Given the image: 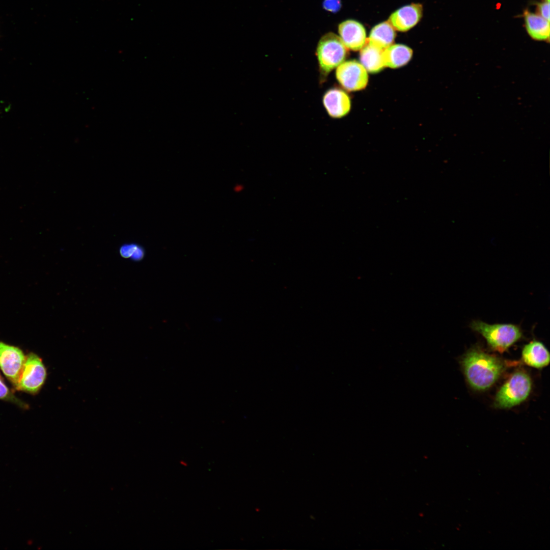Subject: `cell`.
Instances as JSON below:
<instances>
[{
	"label": "cell",
	"instance_id": "obj_1",
	"mask_svg": "<svg viewBox=\"0 0 550 550\" xmlns=\"http://www.w3.org/2000/svg\"><path fill=\"white\" fill-rule=\"evenodd\" d=\"M462 365L469 383L479 391L490 388L504 368L499 358L477 348H472L465 353Z\"/></svg>",
	"mask_w": 550,
	"mask_h": 550
},
{
	"label": "cell",
	"instance_id": "obj_2",
	"mask_svg": "<svg viewBox=\"0 0 550 550\" xmlns=\"http://www.w3.org/2000/svg\"><path fill=\"white\" fill-rule=\"evenodd\" d=\"M470 326L484 338L492 349L500 353L507 350L522 337L520 327L514 324H488L476 320Z\"/></svg>",
	"mask_w": 550,
	"mask_h": 550
},
{
	"label": "cell",
	"instance_id": "obj_3",
	"mask_svg": "<svg viewBox=\"0 0 550 550\" xmlns=\"http://www.w3.org/2000/svg\"><path fill=\"white\" fill-rule=\"evenodd\" d=\"M531 388L532 382L529 375L521 371L515 372L498 391L495 397L494 406L506 409L519 404L528 398Z\"/></svg>",
	"mask_w": 550,
	"mask_h": 550
},
{
	"label": "cell",
	"instance_id": "obj_4",
	"mask_svg": "<svg viewBox=\"0 0 550 550\" xmlns=\"http://www.w3.org/2000/svg\"><path fill=\"white\" fill-rule=\"evenodd\" d=\"M347 49L340 37L333 33L321 37L318 43L316 55L322 79L344 61L348 54Z\"/></svg>",
	"mask_w": 550,
	"mask_h": 550
},
{
	"label": "cell",
	"instance_id": "obj_5",
	"mask_svg": "<svg viewBox=\"0 0 550 550\" xmlns=\"http://www.w3.org/2000/svg\"><path fill=\"white\" fill-rule=\"evenodd\" d=\"M47 377V369L42 359L36 353L31 352L26 355L15 389L31 395H36L44 386Z\"/></svg>",
	"mask_w": 550,
	"mask_h": 550
},
{
	"label": "cell",
	"instance_id": "obj_6",
	"mask_svg": "<svg viewBox=\"0 0 550 550\" xmlns=\"http://www.w3.org/2000/svg\"><path fill=\"white\" fill-rule=\"evenodd\" d=\"M26 359L19 347L0 341V369L15 389Z\"/></svg>",
	"mask_w": 550,
	"mask_h": 550
},
{
	"label": "cell",
	"instance_id": "obj_7",
	"mask_svg": "<svg viewBox=\"0 0 550 550\" xmlns=\"http://www.w3.org/2000/svg\"><path fill=\"white\" fill-rule=\"evenodd\" d=\"M336 75L340 85L348 91L362 90L368 84V76L366 69L355 60L342 63L337 67Z\"/></svg>",
	"mask_w": 550,
	"mask_h": 550
},
{
	"label": "cell",
	"instance_id": "obj_8",
	"mask_svg": "<svg viewBox=\"0 0 550 550\" xmlns=\"http://www.w3.org/2000/svg\"><path fill=\"white\" fill-rule=\"evenodd\" d=\"M338 31L340 39L348 49L359 50L366 43L365 29L356 21L347 20L342 22L339 25Z\"/></svg>",
	"mask_w": 550,
	"mask_h": 550
},
{
	"label": "cell",
	"instance_id": "obj_9",
	"mask_svg": "<svg viewBox=\"0 0 550 550\" xmlns=\"http://www.w3.org/2000/svg\"><path fill=\"white\" fill-rule=\"evenodd\" d=\"M423 7L421 4H413L403 7L391 14L389 22L393 28L400 32H406L416 25L422 15Z\"/></svg>",
	"mask_w": 550,
	"mask_h": 550
},
{
	"label": "cell",
	"instance_id": "obj_10",
	"mask_svg": "<svg viewBox=\"0 0 550 550\" xmlns=\"http://www.w3.org/2000/svg\"><path fill=\"white\" fill-rule=\"evenodd\" d=\"M323 103L328 114L334 118H340L347 114L351 105L348 95L338 88L329 89L325 93Z\"/></svg>",
	"mask_w": 550,
	"mask_h": 550
},
{
	"label": "cell",
	"instance_id": "obj_11",
	"mask_svg": "<svg viewBox=\"0 0 550 550\" xmlns=\"http://www.w3.org/2000/svg\"><path fill=\"white\" fill-rule=\"evenodd\" d=\"M521 358L527 365L540 369L549 363L550 356L547 349L541 342L533 340L522 348Z\"/></svg>",
	"mask_w": 550,
	"mask_h": 550
},
{
	"label": "cell",
	"instance_id": "obj_12",
	"mask_svg": "<svg viewBox=\"0 0 550 550\" xmlns=\"http://www.w3.org/2000/svg\"><path fill=\"white\" fill-rule=\"evenodd\" d=\"M525 25L528 35L537 41H548L549 38V21L537 13L526 10L524 14Z\"/></svg>",
	"mask_w": 550,
	"mask_h": 550
},
{
	"label": "cell",
	"instance_id": "obj_13",
	"mask_svg": "<svg viewBox=\"0 0 550 550\" xmlns=\"http://www.w3.org/2000/svg\"><path fill=\"white\" fill-rule=\"evenodd\" d=\"M361 49V63L368 72L377 73L386 67L383 56V49L370 44L367 39Z\"/></svg>",
	"mask_w": 550,
	"mask_h": 550
},
{
	"label": "cell",
	"instance_id": "obj_14",
	"mask_svg": "<svg viewBox=\"0 0 550 550\" xmlns=\"http://www.w3.org/2000/svg\"><path fill=\"white\" fill-rule=\"evenodd\" d=\"M412 49L402 44H394L383 49L385 66L397 68L406 65L411 59Z\"/></svg>",
	"mask_w": 550,
	"mask_h": 550
},
{
	"label": "cell",
	"instance_id": "obj_15",
	"mask_svg": "<svg viewBox=\"0 0 550 550\" xmlns=\"http://www.w3.org/2000/svg\"><path fill=\"white\" fill-rule=\"evenodd\" d=\"M396 37L395 29L389 21L380 23L371 30L367 40L370 44L384 49L392 45Z\"/></svg>",
	"mask_w": 550,
	"mask_h": 550
},
{
	"label": "cell",
	"instance_id": "obj_16",
	"mask_svg": "<svg viewBox=\"0 0 550 550\" xmlns=\"http://www.w3.org/2000/svg\"><path fill=\"white\" fill-rule=\"evenodd\" d=\"M0 400L15 404L23 409H28L29 405L17 398L13 392L7 386L0 373Z\"/></svg>",
	"mask_w": 550,
	"mask_h": 550
},
{
	"label": "cell",
	"instance_id": "obj_17",
	"mask_svg": "<svg viewBox=\"0 0 550 550\" xmlns=\"http://www.w3.org/2000/svg\"><path fill=\"white\" fill-rule=\"evenodd\" d=\"M120 253L123 257L128 258L131 257H133L134 259L137 260L141 259L144 255L143 249L139 246L135 244H131L128 246L126 245L125 247H122L120 250Z\"/></svg>",
	"mask_w": 550,
	"mask_h": 550
},
{
	"label": "cell",
	"instance_id": "obj_18",
	"mask_svg": "<svg viewBox=\"0 0 550 550\" xmlns=\"http://www.w3.org/2000/svg\"><path fill=\"white\" fill-rule=\"evenodd\" d=\"M549 2L544 1L537 5V13L549 21Z\"/></svg>",
	"mask_w": 550,
	"mask_h": 550
},
{
	"label": "cell",
	"instance_id": "obj_19",
	"mask_svg": "<svg viewBox=\"0 0 550 550\" xmlns=\"http://www.w3.org/2000/svg\"><path fill=\"white\" fill-rule=\"evenodd\" d=\"M323 6L328 11L336 12L340 9L341 2L340 0H325L323 3Z\"/></svg>",
	"mask_w": 550,
	"mask_h": 550
},
{
	"label": "cell",
	"instance_id": "obj_20",
	"mask_svg": "<svg viewBox=\"0 0 550 550\" xmlns=\"http://www.w3.org/2000/svg\"><path fill=\"white\" fill-rule=\"evenodd\" d=\"M544 1H548V2H549V0H544Z\"/></svg>",
	"mask_w": 550,
	"mask_h": 550
}]
</instances>
